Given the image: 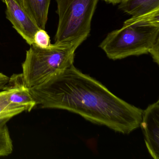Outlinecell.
Listing matches in <instances>:
<instances>
[{
    "label": "cell",
    "instance_id": "obj_1",
    "mask_svg": "<svg viewBox=\"0 0 159 159\" xmlns=\"http://www.w3.org/2000/svg\"><path fill=\"white\" fill-rule=\"evenodd\" d=\"M30 90L43 108L68 111L125 134L140 126L143 110L121 99L73 65Z\"/></svg>",
    "mask_w": 159,
    "mask_h": 159
},
{
    "label": "cell",
    "instance_id": "obj_2",
    "mask_svg": "<svg viewBox=\"0 0 159 159\" xmlns=\"http://www.w3.org/2000/svg\"><path fill=\"white\" fill-rule=\"evenodd\" d=\"M159 44V10L125 21L120 29L107 35L99 44L113 60L149 54Z\"/></svg>",
    "mask_w": 159,
    "mask_h": 159
},
{
    "label": "cell",
    "instance_id": "obj_3",
    "mask_svg": "<svg viewBox=\"0 0 159 159\" xmlns=\"http://www.w3.org/2000/svg\"><path fill=\"white\" fill-rule=\"evenodd\" d=\"M80 46L74 43H54L47 48L31 45L22 64L27 87L38 86L72 66L75 51Z\"/></svg>",
    "mask_w": 159,
    "mask_h": 159
},
{
    "label": "cell",
    "instance_id": "obj_4",
    "mask_svg": "<svg viewBox=\"0 0 159 159\" xmlns=\"http://www.w3.org/2000/svg\"><path fill=\"white\" fill-rule=\"evenodd\" d=\"M58 24L55 43L80 45L89 37L99 0H56Z\"/></svg>",
    "mask_w": 159,
    "mask_h": 159
},
{
    "label": "cell",
    "instance_id": "obj_5",
    "mask_svg": "<svg viewBox=\"0 0 159 159\" xmlns=\"http://www.w3.org/2000/svg\"><path fill=\"white\" fill-rule=\"evenodd\" d=\"M6 4V17L13 27L26 41L28 44L34 43V37L40 29L34 20L15 0H2Z\"/></svg>",
    "mask_w": 159,
    "mask_h": 159
},
{
    "label": "cell",
    "instance_id": "obj_6",
    "mask_svg": "<svg viewBox=\"0 0 159 159\" xmlns=\"http://www.w3.org/2000/svg\"><path fill=\"white\" fill-rule=\"evenodd\" d=\"M139 126L143 131L148 151L153 159H159V100L143 110Z\"/></svg>",
    "mask_w": 159,
    "mask_h": 159
},
{
    "label": "cell",
    "instance_id": "obj_7",
    "mask_svg": "<svg viewBox=\"0 0 159 159\" xmlns=\"http://www.w3.org/2000/svg\"><path fill=\"white\" fill-rule=\"evenodd\" d=\"M5 87L9 92L8 97L11 104L24 108L25 111L28 112H30L37 106L22 73L14 74L10 77Z\"/></svg>",
    "mask_w": 159,
    "mask_h": 159
},
{
    "label": "cell",
    "instance_id": "obj_8",
    "mask_svg": "<svg viewBox=\"0 0 159 159\" xmlns=\"http://www.w3.org/2000/svg\"><path fill=\"white\" fill-rule=\"evenodd\" d=\"M119 9L132 17H137L159 10V0H122Z\"/></svg>",
    "mask_w": 159,
    "mask_h": 159
},
{
    "label": "cell",
    "instance_id": "obj_9",
    "mask_svg": "<svg viewBox=\"0 0 159 159\" xmlns=\"http://www.w3.org/2000/svg\"><path fill=\"white\" fill-rule=\"evenodd\" d=\"M51 0H23L24 9L39 28L45 30Z\"/></svg>",
    "mask_w": 159,
    "mask_h": 159
},
{
    "label": "cell",
    "instance_id": "obj_10",
    "mask_svg": "<svg viewBox=\"0 0 159 159\" xmlns=\"http://www.w3.org/2000/svg\"><path fill=\"white\" fill-rule=\"evenodd\" d=\"M8 93V90L5 86L0 91V119H11L25 111L24 108L16 106L10 102Z\"/></svg>",
    "mask_w": 159,
    "mask_h": 159
},
{
    "label": "cell",
    "instance_id": "obj_11",
    "mask_svg": "<svg viewBox=\"0 0 159 159\" xmlns=\"http://www.w3.org/2000/svg\"><path fill=\"white\" fill-rule=\"evenodd\" d=\"M10 119H0V157L9 156L13 150L7 123Z\"/></svg>",
    "mask_w": 159,
    "mask_h": 159
},
{
    "label": "cell",
    "instance_id": "obj_12",
    "mask_svg": "<svg viewBox=\"0 0 159 159\" xmlns=\"http://www.w3.org/2000/svg\"><path fill=\"white\" fill-rule=\"evenodd\" d=\"M33 44L40 48H47L51 45L50 36L45 30L40 29L36 32Z\"/></svg>",
    "mask_w": 159,
    "mask_h": 159
},
{
    "label": "cell",
    "instance_id": "obj_13",
    "mask_svg": "<svg viewBox=\"0 0 159 159\" xmlns=\"http://www.w3.org/2000/svg\"><path fill=\"white\" fill-rule=\"evenodd\" d=\"M10 77L0 72V91L2 90L7 85L9 82Z\"/></svg>",
    "mask_w": 159,
    "mask_h": 159
},
{
    "label": "cell",
    "instance_id": "obj_14",
    "mask_svg": "<svg viewBox=\"0 0 159 159\" xmlns=\"http://www.w3.org/2000/svg\"><path fill=\"white\" fill-rule=\"evenodd\" d=\"M106 2L108 3H111L112 4H116L120 3L121 2L122 0H104Z\"/></svg>",
    "mask_w": 159,
    "mask_h": 159
},
{
    "label": "cell",
    "instance_id": "obj_15",
    "mask_svg": "<svg viewBox=\"0 0 159 159\" xmlns=\"http://www.w3.org/2000/svg\"><path fill=\"white\" fill-rule=\"evenodd\" d=\"M15 1L23 8V9H24V2H23V0H15Z\"/></svg>",
    "mask_w": 159,
    "mask_h": 159
}]
</instances>
